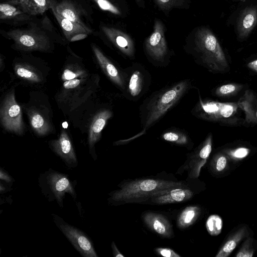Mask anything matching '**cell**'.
Returning a JSON list of instances; mask_svg holds the SVG:
<instances>
[{
  "label": "cell",
  "mask_w": 257,
  "mask_h": 257,
  "mask_svg": "<svg viewBox=\"0 0 257 257\" xmlns=\"http://www.w3.org/2000/svg\"><path fill=\"white\" fill-rule=\"evenodd\" d=\"M7 34L23 50L45 51L50 47V41L48 37L32 30H13Z\"/></svg>",
  "instance_id": "cell-10"
},
{
  "label": "cell",
  "mask_w": 257,
  "mask_h": 257,
  "mask_svg": "<svg viewBox=\"0 0 257 257\" xmlns=\"http://www.w3.org/2000/svg\"><path fill=\"white\" fill-rule=\"evenodd\" d=\"M81 75L80 72H74L70 69H66L64 70L62 75V79L64 81H67L76 78Z\"/></svg>",
  "instance_id": "cell-35"
},
{
  "label": "cell",
  "mask_w": 257,
  "mask_h": 257,
  "mask_svg": "<svg viewBox=\"0 0 257 257\" xmlns=\"http://www.w3.org/2000/svg\"><path fill=\"white\" fill-rule=\"evenodd\" d=\"M94 55L101 69L116 86L123 90L126 87V74L119 70L114 64L107 58L96 46L92 47Z\"/></svg>",
  "instance_id": "cell-13"
},
{
  "label": "cell",
  "mask_w": 257,
  "mask_h": 257,
  "mask_svg": "<svg viewBox=\"0 0 257 257\" xmlns=\"http://www.w3.org/2000/svg\"><path fill=\"white\" fill-rule=\"evenodd\" d=\"M248 67L257 72V59L252 61L247 64Z\"/></svg>",
  "instance_id": "cell-39"
},
{
  "label": "cell",
  "mask_w": 257,
  "mask_h": 257,
  "mask_svg": "<svg viewBox=\"0 0 257 257\" xmlns=\"http://www.w3.org/2000/svg\"><path fill=\"white\" fill-rule=\"evenodd\" d=\"M38 184L47 200L55 201L60 207H63L66 194H70L74 200L77 198L76 180L72 181L67 174L51 168L40 174Z\"/></svg>",
  "instance_id": "cell-4"
},
{
  "label": "cell",
  "mask_w": 257,
  "mask_h": 257,
  "mask_svg": "<svg viewBox=\"0 0 257 257\" xmlns=\"http://www.w3.org/2000/svg\"><path fill=\"white\" fill-rule=\"evenodd\" d=\"M222 226L223 221L221 217L216 214L210 215L205 224L207 232L212 236L219 235L221 232Z\"/></svg>",
  "instance_id": "cell-29"
},
{
  "label": "cell",
  "mask_w": 257,
  "mask_h": 257,
  "mask_svg": "<svg viewBox=\"0 0 257 257\" xmlns=\"http://www.w3.org/2000/svg\"><path fill=\"white\" fill-rule=\"evenodd\" d=\"M51 9L61 26L64 34L69 41L72 42L74 38L79 35H88L92 33V30L88 27H84L79 24L72 22L58 14L53 6V3H52Z\"/></svg>",
  "instance_id": "cell-19"
},
{
  "label": "cell",
  "mask_w": 257,
  "mask_h": 257,
  "mask_svg": "<svg viewBox=\"0 0 257 257\" xmlns=\"http://www.w3.org/2000/svg\"><path fill=\"white\" fill-rule=\"evenodd\" d=\"M193 195V192L191 190L180 187L160 192L150 198L156 204H165L184 202L190 199Z\"/></svg>",
  "instance_id": "cell-16"
},
{
  "label": "cell",
  "mask_w": 257,
  "mask_h": 257,
  "mask_svg": "<svg viewBox=\"0 0 257 257\" xmlns=\"http://www.w3.org/2000/svg\"><path fill=\"white\" fill-rule=\"evenodd\" d=\"M212 135L209 134L204 142L191 154L189 162L191 177L199 176L201 168L206 163L212 151Z\"/></svg>",
  "instance_id": "cell-14"
},
{
  "label": "cell",
  "mask_w": 257,
  "mask_h": 257,
  "mask_svg": "<svg viewBox=\"0 0 257 257\" xmlns=\"http://www.w3.org/2000/svg\"><path fill=\"white\" fill-rule=\"evenodd\" d=\"M112 112L108 109L99 111L93 118L90 126L88 135V145L91 150L90 153L93 157L92 149L94 146L100 139L101 132L104 127L107 120L112 116Z\"/></svg>",
  "instance_id": "cell-17"
},
{
  "label": "cell",
  "mask_w": 257,
  "mask_h": 257,
  "mask_svg": "<svg viewBox=\"0 0 257 257\" xmlns=\"http://www.w3.org/2000/svg\"><path fill=\"white\" fill-rule=\"evenodd\" d=\"M0 192L1 193H5L6 192L9 191V190L8 189V188L5 186L4 184H2V182H1V184H0Z\"/></svg>",
  "instance_id": "cell-41"
},
{
  "label": "cell",
  "mask_w": 257,
  "mask_h": 257,
  "mask_svg": "<svg viewBox=\"0 0 257 257\" xmlns=\"http://www.w3.org/2000/svg\"><path fill=\"white\" fill-rule=\"evenodd\" d=\"M161 138L167 142L182 146H187L191 142L185 132L176 130L164 132L161 135Z\"/></svg>",
  "instance_id": "cell-27"
},
{
  "label": "cell",
  "mask_w": 257,
  "mask_h": 257,
  "mask_svg": "<svg viewBox=\"0 0 257 257\" xmlns=\"http://www.w3.org/2000/svg\"><path fill=\"white\" fill-rule=\"evenodd\" d=\"M8 3L29 15L36 16L51 9L52 2L49 0H9Z\"/></svg>",
  "instance_id": "cell-20"
},
{
  "label": "cell",
  "mask_w": 257,
  "mask_h": 257,
  "mask_svg": "<svg viewBox=\"0 0 257 257\" xmlns=\"http://www.w3.org/2000/svg\"><path fill=\"white\" fill-rule=\"evenodd\" d=\"M15 71L17 75L20 77L35 82L41 81L40 75L29 66L17 64L15 66Z\"/></svg>",
  "instance_id": "cell-28"
},
{
  "label": "cell",
  "mask_w": 257,
  "mask_h": 257,
  "mask_svg": "<svg viewBox=\"0 0 257 257\" xmlns=\"http://www.w3.org/2000/svg\"><path fill=\"white\" fill-rule=\"evenodd\" d=\"M191 87L190 80L185 79L153 93L140 107L143 131H147L157 122Z\"/></svg>",
  "instance_id": "cell-2"
},
{
  "label": "cell",
  "mask_w": 257,
  "mask_h": 257,
  "mask_svg": "<svg viewBox=\"0 0 257 257\" xmlns=\"http://www.w3.org/2000/svg\"><path fill=\"white\" fill-rule=\"evenodd\" d=\"M255 240L250 236H247L241 247L238 250L236 257H251L255 251Z\"/></svg>",
  "instance_id": "cell-31"
},
{
  "label": "cell",
  "mask_w": 257,
  "mask_h": 257,
  "mask_svg": "<svg viewBox=\"0 0 257 257\" xmlns=\"http://www.w3.org/2000/svg\"><path fill=\"white\" fill-rule=\"evenodd\" d=\"M240 88V85L236 84H226L217 88L215 90V94L218 96H227L233 94Z\"/></svg>",
  "instance_id": "cell-33"
},
{
  "label": "cell",
  "mask_w": 257,
  "mask_h": 257,
  "mask_svg": "<svg viewBox=\"0 0 257 257\" xmlns=\"http://www.w3.org/2000/svg\"><path fill=\"white\" fill-rule=\"evenodd\" d=\"M257 24V7L250 6L244 9L238 18L237 30L239 37L245 38Z\"/></svg>",
  "instance_id": "cell-18"
},
{
  "label": "cell",
  "mask_w": 257,
  "mask_h": 257,
  "mask_svg": "<svg viewBox=\"0 0 257 257\" xmlns=\"http://www.w3.org/2000/svg\"><path fill=\"white\" fill-rule=\"evenodd\" d=\"M237 104L232 103H220L210 100H204L198 107V118L202 119L218 121L228 118L236 111Z\"/></svg>",
  "instance_id": "cell-11"
},
{
  "label": "cell",
  "mask_w": 257,
  "mask_h": 257,
  "mask_svg": "<svg viewBox=\"0 0 257 257\" xmlns=\"http://www.w3.org/2000/svg\"><path fill=\"white\" fill-rule=\"evenodd\" d=\"M51 215L56 226L82 256L98 257L92 240L85 232L69 224L58 215Z\"/></svg>",
  "instance_id": "cell-6"
},
{
  "label": "cell",
  "mask_w": 257,
  "mask_h": 257,
  "mask_svg": "<svg viewBox=\"0 0 257 257\" xmlns=\"http://www.w3.org/2000/svg\"><path fill=\"white\" fill-rule=\"evenodd\" d=\"M126 74V97L131 100H137L147 91L150 83V76L141 65L135 64L127 71Z\"/></svg>",
  "instance_id": "cell-8"
},
{
  "label": "cell",
  "mask_w": 257,
  "mask_h": 257,
  "mask_svg": "<svg viewBox=\"0 0 257 257\" xmlns=\"http://www.w3.org/2000/svg\"><path fill=\"white\" fill-rule=\"evenodd\" d=\"M157 254L165 257H181V255L169 248L159 247L155 248Z\"/></svg>",
  "instance_id": "cell-34"
},
{
  "label": "cell",
  "mask_w": 257,
  "mask_h": 257,
  "mask_svg": "<svg viewBox=\"0 0 257 257\" xmlns=\"http://www.w3.org/2000/svg\"><path fill=\"white\" fill-rule=\"evenodd\" d=\"M142 218L146 225L161 237L170 238L172 236V225L163 215L148 211L143 214Z\"/></svg>",
  "instance_id": "cell-15"
},
{
  "label": "cell",
  "mask_w": 257,
  "mask_h": 257,
  "mask_svg": "<svg viewBox=\"0 0 257 257\" xmlns=\"http://www.w3.org/2000/svg\"><path fill=\"white\" fill-rule=\"evenodd\" d=\"M136 4L138 6V7L145 9L146 8V4L145 0H134Z\"/></svg>",
  "instance_id": "cell-40"
},
{
  "label": "cell",
  "mask_w": 257,
  "mask_h": 257,
  "mask_svg": "<svg viewBox=\"0 0 257 257\" xmlns=\"http://www.w3.org/2000/svg\"><path fill=\"white\" fill-rule=\"evenodd\" d=\"M101 29L107 40L123 56L130 59L135 57V40L125 28L103 25Z\"/></svg>",
  "instance_id": "cell-9"
},
{
  "label": "cell",
  "mask_w": 257,
  "mask_h": 257,
  "mask_svg": "<svg viewBox=\"0 0 257 257\" xmlns=\"http://www.w3.org/2000/svg\"><path fill=\"white\" fill-rule=\"evenodd\" d=\"M155 7L162 13L168 16L173 9H185L190 8L191 0H150Z\"/></svg>",
  "instance_id": "cell-24"
},
{
  "label": "cell",
  "mask_w": 257,
  "mask_h": 257,
  "mask_svg": "<svg viewBox=\"0 0 257 257\" xmlns=\"http://www.w3.org/2000/svg\"><path fill=\"white\" fill-rule=\"evenodd\" d=\"M224 153L229 159L233 161H240L246 158L250 153V150L245 147H239L226 151Z\"/></svg>",
  "instance_id": "cell-32"
},
{
  "label": "cell",
  "mask_w": 257,
  "mask_h": 257,
  "mask_svg": "<svg viewBox=\"0 0 257 257\" xmlns=\"http://www.w3.org/2000/svg\"><path fill=\"white\" fill-rule=\"evenodd\" d=\"M229 157L225 153L216 154L211 162V168L215 173H223L228 167Z\"/></svg>",
  "instance_id": "cell-30"
},
{
  "label": "cell",
  "mask_w": 257,
  "mask_h": 257,
  "mask_svg": "<svg viewBox=\"0 0 257 257\" xmlns=\"http://www.w3.org/2000/svg\"><path fill=\"white\" fill-rule=\"evenodd\" d=\"M52 150L63 161L69 169L78 165V160L72 142L67 133L62 131L59 138L50 142Z\"/></svg>",
  "instance_id": "cell-12"
},
{
  "label": "cell",
  "mask_w": 257,
  "mask_h": 257,
  "mask_svg": "<svg viewBox=\"0 0 257 257\" xmlns=\"http://www.w3.org/2000/svg\"><path fill=\"white\" fill-rule=\"evenodd\" d=\"M247 227L243 225L232 233L220 247L215 257H227L236 248L239 243L245 237L248 236Z\"/></svg>",
  "instance_id": "cell-21"
},
{
  "label": "cell",
  "mask_w": 257,
  "mask_h": 257,
  "mask_svg": "<svg viewBox=\"0 0 257 257\" xmlns=\"http://www.w3.org/2000/svg\"><path fill=\"white\" fill-rule=\"evenodd\" d=\"M0 178L1 181H4L7 184H12L14 179L3 168H1Z\"/></svg>",
  "instance_id": "cell-37"
},
{
  "label": "cell",
  "mask_w": 257,
  "mask_h": 257,
  "mask_svg": "<svg viewBox=\"0 0 257 257\" xmlns=\"http://www.w3.org/2000/svg\"><path fill=\"white\" fill-rule=\"evenodd\" d=\"M1 119L8 131L21 135L24 133V124L20 106L15 100L14 92L6 97L1 109Z\"/></svg>",
  "instance_id": "cell-7"
},
{
  "label": "cell",
  "mask_w": 257,
  "mask_h": 257,
  "mask_svg": "<svg viewBox=\"0 0 257 257\" xmlns=\"http://www.w3.org/2000/svg\"><path fill=\"white\" fill-rule=\"evenodd\" d=\"M255 117H256V119L257 120V109H256V112H255Z\"/></svg>",
  "instance_id": "cell-42"
},
{
  "label": "cell",
  "mask_w": 257,
  "mask_h": 257,
  "mask_svg": "<svg viewBox=\"0 0 257 257\" xmlns=\"http://www.w3.org/2000/svg\"><path fill=\"white\" fill-rule=\"evenodd\" d=\"M183 186L182 182L161 179L135 180L121 185L119 190L109 193L108 201L112 205L139 202L148 199L160 192Z\"/></svg>",
  "instance_id": "cell-3"
},
{
  "label": "cell",
  "mask_w": 257,
  "mask_h": 257,
  "mask_svg": "<svg viewBox=\"0 0 257 257\" xmlns=\"http://www.w3.org/2000/svg\"><path fill=\"white\" fill-rule=\"evenodd\" d=\"M184 49L196 63L211 72H222L228 68V62L218 39L207 27L194 28L185 39Z\"/></svg>",
  "instance_id": "cell-1"
},
{
  "label": "cell",
  "mask_w": 257,
  "mask_h": 257,
  "mask_svg": "<svg viewBox=\"0 0 257 257\" xmlns=\"http://www.w3.org/2000/svg\"><path fill=\"white\" fill-rule=\"evenodd\" d=\"M111 248L113 256L114 257H124V255L121 253V252L117 249L114 241L111 243Z\"/></svg>",
  "instance_id": "cell-38"
},
{
  "label": "cell",
  "mask_w": 257,
  "mask_h": 257,
  "mask_svg": "<svg viewBox=\"0 0 257 257\" xmlns=\"http://www.w3.org/2000/svg\"><path fill=\"white\" fill-rule=\"evenodd\" d=\"M53 6L58 14L72 22L87 27L80 18L79 14L74 5L68 1H63Z\"/></svg>",
  "instance_id": "cell-22"
},
{
  "label": "cell",
  "mask_w": 257,
  "mask_h": 257,
  "mask_svg": "<svg viewBox=\"0 0 257 257\" xmlns=\"http://www.w3.org/2000/svg\"><path fill=\"white\" fill-rule=\"evenodd\" d=\"M26 14L17 6L9 3L0 5L1 20H25L27 18Z\"/></svg>",
  "instance_id": "cell-26"
},
{
  "label": "cell",
  "mask_w": 257,
  "mask_h": 257,
  "mask_svg": "<svg viewBox=\"0 0 257 257\" xmlns=\"http://www.w3.org/2000/svg\"><path fill=\"white\" fill-rule=\"evenodd\" d=\"M81 82V80L73 79L64 81L63 86L66 89L73 88L77 87Z\"/></svg>",
  "instance_id": "cell-36"
},
{
  "label": "cell",
  "mask_w": 257,
  "mask_h": 257,
  "mask_svg": "<svg viewBox=\"0 0 257 257\" xmlns=\"http://www.w3.org/2000/svg\"><path fill=\"white\" fill-rule=\"evenodd\" d=\"M29 116L31 125L37 135L44 136L49 133L50 125L41 114L35 111H31Z\"/></svg>",
  "instance_id": "cell-25"
},
{
  "label": "cell",
  "mask_w": 257,
  "mask_h": 257,
  "mask_svg": "<svg viewBox=\"0 0 257 257\" xmlns=\"http://www.w3.org/2000/svg\"><path fill=\"white\" fill-rule=\"evenodd\" d=\"M166 27L159 19L154 20L152 33L145 40V52L150 61L154 64H166L169 60V50L165 35Z\"/></svg>",
  "instance_id": "cell-5"
},
{
  "label": "cell",
  "mask_w": 257,
  "mask_h": 257,
  "mask_svg": "<svg viewBox=\"0 0 257 257\" xmlns=\"http://www.w3.org/2000/svg\"><path fill=\"white\" fill-rule=\"evenodd\" d=\"M201 213V209L197 206H187L182 210L177 218L178 227L185 229L192 225Z\"/></svg>",
  "instance_id": "cell-23"
}]
</instances>
